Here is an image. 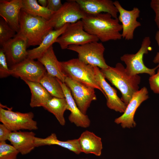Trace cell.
Instances as JSON below:
<instances>
[{
    "label": "cell",
    "mask_w": 159,
    "mask_h": 159,
    "mask_svg": "<svg viewBox=\"0 0 159 159\" xmlns=\"http://www.w3.org/2000/svg\"><path fill=\"white\" fill-rule=\"evenodd\" d=\"M11 132L4 124H0V142H6L8 140L9 135Z\"/></svg>",
    "instance_id": "34"
},
{
    "label": "cell",
    "mask_w": 159,
    "mask_h": 159,
    "mask_svg": "<svg viewBox=\"0 0 159 159\" xmlns=\"http://www.w3.org/2000/svg\"><path fill=\"white\" fill-rule=\"evenodd\" d=\"M96 37L91 35L84 29L82 20L69 24L64 32L56 40L62 49H67L70 45H82L86 43L98 41Z\"/></svg>",
    "instance_id": "9"
},
{
    "label": "cell",
    "mask_w": 159,
    "mask_h": 159,
    "mask_svg": "<svg viewBox=\"0 0 159 159\" xmlns=\"http://www.w3.org/2000/svg\"><path fill=\"white\" fill-rule=\"evenodd\" d=\"M8 66L6 55L1 48L0 49V78H4L11 75V69Z\"/></svg>",
    "instance_id": "30"
},
{
    "label": "cell",
    "mask_w": 159,
    "mask_h": 159,
    "mask_svg": "<svg viewBox=\"0 0 159 159\" xmlns=\"http://www.w3.org/2000/svg\"><path fill=\"white\" fill-rule=\"evenodd\" d=\"M87 159V158H81V159Z\"/></svg>",
    "instance_id": "37"
},
{
    "label": "cell",
    "mask_w": 159,
    "mask_h": 159,
    "mask_svg": "<svg viewBox=\"0 0 159 159\" xmlns=\"http://www.w3.org/2000/svg\"><path fill=\"white\" fill-rule=\"evenodd\" d=\"M18 151L6 142H0V159H16Z\"/></svg>",
    "instance_id": "29"
},
{
    "label": "cell",
    "mask_w": 159,
    "mask_h": 159,
    "mask_svg": "<svg viewBox=\"0 0 159 159\" xmlns=\"http://www.w3.org/2000/svg\"><path fill=\"white\" fill-rule=\"evenodd\" d=\"M114 4L119 13V21L122 23V38L127 40L132 39L135 30L141 25L137 21L140 16V10L137 7L130 10H126L118 1H114Z\"/></svg>",
    "instance_id": "13"
},
{
    "label": "cell",
    "mask_w": 159,
    "mask_h": 159,
    "mask_svg": "<svg viewBox=\"0 0 159 159\" xmlns=\"http://www.w3.org/2000/svg\"><path fill=\"white\" fill-rule=\"evenodd\" d=\"M22 10L31 15L49 20L54 12L40 5L36 0H22Z\"/></svg>",
    "instance_id": "26"
},
{
    "label": "cell",
    "mask_w": 159,
    "mask_h": 159,
    "mask_svg": "<svg viewBox=\"0 0 159 159\" xmlns=\"http://www.w3.org/2000/svg\"><path fill=\"white\" fill-rule=\"evenodd\" d=\"M155 39L159 48V30H158L156 33ZM153 62L155 63L159 64V52L157 53L153 60Z\"/></svg>",
    "instance_id": "35"
},
{
    "label": "cell",
    "mask_w": 159,
    "mask_h": 159,
    "mask_svg": "<svg viewBox=\"0 0 159 159\" xmlns=\"http://www.w3.org/2000/svg\"><path fill=\"white\" fill-rule=\"evenodd\" d=\"M61 69L67 76L85 85L99 90L105 94L96 81L94 66L86 64L78 59L60 62Z\"/></svg>",
    "instance_id": "4"
},
{
    "label": "cell",
    "mask_w": 159,
    "mask_h": 159,
    "mask_svg": "<svg viewBox=\"0 0 159 159\" xmlns=\"http://www.w3.org/2000/svg\"><path fill=\"white\" fill-rule=\"evenodd\" d=\"M67 49L77 53L78 59L86 64L101 69L107 68L109 66L104 57L105 48L101 42L95 41L82 45H70Z\"/></svg>",
    "instance_id": "7"
},
{
    "label": "cell",
    "mask_w": 159,
    "mask_h": 159,
    "mask_svg": "<svg viewBox=\"0 0 159 159\" xmlns=\"http://www.w3.org/2000/svg\"><path fill=\"white\" fill-rule=\"evenodd\" d=\"M149 82L151 90L154 93L159 94V68L156 73L150 76Z\"/></svg>",
    "instance_id": "31"
},
{
    "label": "cell",
    "mask_w": 159,
    "mask_h": 159,
    "mask_svg": "<svg viewBox=\"0 0 159 159\" xmlns=\"http://www.w3.org/2000/svg\"><path fill=\"white\" fill-rule=\"evenodd\" d=\"M69 24H66L58 30H53L44 37L40 44L36 48L27 50V58L37 59L41 57L55 43L57 39L64 32Z\"/></svg>",
    "instance_id": "22"
},
{
    "label": "cell",
    "mask_w": 159,
    "mask_h": 159,
    "mask_svg": "<svg viewBox=\"0 0 159 159\" xmlns=\"http://www.w3.org/2000/svg\"><path fill=\"white\" fill-rule=\"evenodd\" d=\"M86 14H94L107 13L118 18V11L111 0H75Z\"/></svg>",
    "instance_id": "18"
},
{
    "label": "cell",
    "mask_w": 159,
    "mask_h": 159,
    "mask_svg": "<svg viewBox=\"0 0 159 159\" xmlns=\"http://www.w3.org/2000/svg\"><path fill=\"white\" fill-rule=\"evenodd\" d=\"M47 1L48 4L47 7L53 12L58 10L63 4L60 0H47Z\"/></svg>",
    "instance_id": "33"
},
{
    "label": "cell",
    "mask_w": 159,
    "mask_h": 159,
    "mask_svg": "<svg viewBox=\"0 0 159 159\" xmlns=\"http://www.w3.org/2000/svg\"><path fill=\"white\" fill-rule=\"evenodd\" d=\"M150 6L155 14L154 21L159 30V0H152Z\"/></svg>",
    "instance_id": "32"
},
{
    "label": "cell",
    "mask_w": 159,
    "mask_h": 159,
    "mask_svg": "<svg viewBox=\"0 0 159 159\" xmlns=\"http://www.w3.org/2000/svg\"><path fill=\"white\" fill-rule=\"evenodd\" d=\"M84 30L89 34L98 38L102 42L121 39V24L118 18H113L107 13L87 14L81 20Z\"/></svg>",
    "instance_id": "1"
},
{
    "label": "cell",
    "mask_w": 159,
    "mask_h": 159,
    "mask_svg": "<svg viewBox=\"0 0 159 159\" xmlns=\"http://www.w3.org/2000/svg\"><path fill=\"white\" fill-rule=\"evenodd\" d=\"M58 80L67 102V110L71 112L68 117L69 121L77 127L84 128L89 127L91 122L89 117L80 110L72 96L70 89L65 84Z\"/></svg>",
    "instance_id": "17"
},
{
    "label": "cell",
    "mask_w": 159,
    "mask_h": 159,
    "mask_svg": "<svg viewBox=\"0 0 159 159\" xmlns=\"http://www.w3.org/2000/svg\"><path fill=\"white\" fill-rule=\"evenodd\" d=\"M100 71L105 79L108 80L120 92L121 100L127 105L132 97L139 89L141 77L138 74L128 75L125 68L120 63H117L115 67L109 66Z\"/></svg>",
    "instance_id": "2"
},
{
    "label": "cell",
    "mask_w": 159,
    "mask_h": 159,
    "mask_svg": "<svg viewBox=\"0 0 159 159\" xmlns=\"http://www.w3.org/2000/svg\"><path fill=\"white\" fill-rule=\"evenodd\" d=\"M43 107L53 114L61 125H65L66 121L64 113L67 108V104L65 98L52 97Z\"/></svg>",
    "instance_id": "25"
},
{
    "label": "cell",
    "mask_w": 159,
    "mask_h": 159,
    "mask_svg": "<svg viewBox=\"0 0 159 159\" xmlns=\"http://www.w3.org/2000/svg\"><path fill=\"white\" fill-rule=\"evenodd\" d=\"M35 133L32 131H21L12 132L8 140L22 155L30 153L36 147L35 144Z\"/></svg>",
    "instance_id": "19"
},
{
    "label": "cell",
    "mask_w": 159,
    "mask_h": 159,
    "mask_svg": "<svg viewBox=\"0 0 159 159\" xmlns=\"http://www.w3.org/2000/svg\"><path fill=\"white\" fill-rule=\"evenodd\" d=\"M28 85L31 93L30 105L32 107H43L53 97L39 82L22 80Z\"/></svg>",
    "instance_id": "24"
},
{
    "label": "cell",
    "mask_w": 159,
    "mask_h": 159,
    "mask_svg": "<svg viewBox=\"0 0 159 159\" xmlns=\"http://www.w3.org/2000/svg\"><path fill=\"white\" fill-rule=\"evenodd\" d=\"M94 70L96 80L105 94L107 107L116 112L124 113L127 105L118 97L116 89L106 81L100 68L94 66Z\"/></svg>",
    "instance_id": "15"
},
{
    "label": "cell",
    "mask_w": 159,
    "mask_h": 159,
    "mask_svg": "<svg viewBox=\"0 0 159 159\" xmlns=\"http://www.w3.org/2000/svg\"><path fill=\"white\" fill-rule=\"evenodd\" d=\"M150 37H145L143 39L141 47L135 54H125L120 58L126 64L125 70L130 76L139 74L146 73L151 76L155 73V70L159 68V64L153 68H149L144 64L143 58L145 54H148L151 50Z\"/></svg>",
    "instance_id": "5"
},
{
    "label": "cell",
    "mask_w": 159,
    "mask_h": 159,
    "mask_svg": "<svg viewBox=\"0 0 159 159\" xmlns=\"http://www.w3.org/2000/svg\"><path fill=\"white\" fill-rule=\"evenodd\" d=\"M22 0H0V15L16 33L19 31V16Z\"/></svg>",
    "instance_id": "16"
},
{
    "label": "cell",
    "mask_w": 159,
    "mask_h": 159,
    "mask_svg": "<svg viewBox=\"0 0 159 159\" xmlns=\"http://www.w3.org/2000/svg\"><path fill=\"white\" fill-rule=\"evenodd\" d=\"M17 33L2 18L0 19V44L1 46L14 37Z\"/></svg>",
    "instance_id": "28"
},
{
    "label": "cell",
    "mask_w": 159,
    "mask_h": 159,
    "mask_svg": "<svg viewBox=\"0 0 159 159\" xmlns=\"http://www.w3.org/2000/svg\"><path fill=\"white\" fill-rule=\"evenodd\" d=\"M39 83L52 97L59 98H65L63 90L58 79L50 75L47 72Z\"/></svg>",
    "instance_id": "27"
},
{
    "label": "cell",
    "mask_w": 159,
    "mask_h": 159,
    "mask_svg": "<svg viewBox=\"0 0 159 159\" xmlns=\"http://www.w3.org/2000/svg\"><path fill=\"white\" fill-rule=\"evenodd\" d=\"M38 3L41 6L46 7L48 4L47 0H38Z\"/></svg>",
    "instance_id": "36"
},
{
    "label": "cell",
    "mask_w": 159,
    "mask_h": 159,
    "mask_svg": "<svg viewBox=\"0 0 159 159\" xmlns=\"http://www.w3.org/2000/svg\"><path fill=\"white\" fill-rule=\"evenodd\" d=\"M1 48L6 55L8 65H16L27 58L28 47L26 38L19 32L4 43Z\"/></svg>",
    "instance_id": "12"
},
{
    "label": "cell",
    "mask_w": 159,
    "mask_h": 159,
    "mask_svg": "<svg viewBox=\"0 0 159 159\" xmlns=\"http://www.w3.org/2000/svg\"><path fill=\"white\" fill-rule=\"evenodd\" d=\"M19 32L26 39L28 47L39 46L53 28L48 20L26 13L22 9L19 16Z\"/></svg>",
    "instance_id": "3"
},
{
    "label": "cell",
    "mask_w": 159,
    "mask_h": 159,
    "mask_svg": "<svg viewBox=\"0 0 159 159\" xmlns=\"http://www.w3.org/2000/svg\"><path fill=\"white\" fill-rule=\"evenodd\" d=\"M37 60L43 65L49 74L64 83L67 76L62 70L60 62L57 59L52 46Z\"/></svg>",
    "instance_id": "21"
},
{
    "label": "cell",
    "mask_w": 159,
    "mask_h": 159,
    "mask_svg": "<svg viewBox=\"0 0 159 159\" xmlns=\"http://www.w3.org/2000/svg\"><path fill=\"white\" fill-rule=\"evenodd\" d=\"M35 144L36 147L57 145L66 148L77 155L81 153L78 139L61 141L58 139L56 135L54 133H52L45 138L36 137Z\"/></svg>",
    "instance_id": "23"
},
{
    "label": "cell",
    "mask_w": 159,
    "mask_h": 159,
    "mask_svg": "<svg viewBox=\"0 0 159 159\" xmlns=\"http://www.w3.org/2000/svg\"><path fill=\"white\" fill-rule=\"evenodd\" d=\"M64 83L70 89L80 110L86 115L92 102L97 100L95 89L67 77Z\"/></svg>",
    "instance_id": "10"
},
{
    "label": "cell",
    "mask_w": 159,
    "mask_h": 159,
    "mask_svg": "<svg viewBox=\"0 0 159 159\" xmlns=\"http://www.w3.org/2000/svg\"><path fill=\"white\" fill-rule=\"evenodd\" d=\"M78 139L81 153L101 155L102 145L100 137L86 130L82 132Z\"/></svg>",
    "instance_id": "20"
},
{
    "label": "cell",
    "mask_w": 159,
    "mask_h": 159,
    "mask_svg": "<svg viewBox=\"0 0 159 159\" xmlns=\"http://www.w3.org/2000/svg\"><path fill=\"white\" fill-rule=\"evenodd\" d=\"M6 108L5 109L0 103V121L12 132L38 129L37 122L33 119L32 112L23 113L13 111L11 108Z\"/></svg>",
    "instance_id": "6"
},
{
    "label": "cell",
    "mask_w": 159,
    "mask_h": 159,
    "mask_svg": "<svg viewBox=\"0 0 159 159\" xmlns=\"http://www.w3.org/2000/svg\"><path fill=\"white\" fill-rule=\"evenodd\" d=\"M148 98V92L146 87L139 90L133 95L123 114L116 118L115 122L117 124L121 123L123 128L135 127L136 125L134 120L135 112L140 104Z\"/></svg>",
    "instance_id": "14"
},
{
    "label": "cell",
    "mask_w": 159,
    "mask_h": 159,
    "mask_svg": "<svg viewBox=\"0 0 159 159\" xmlns=\"http://www.w3.org/2000/svg\"><path fill=\"white\" fill-rule=\"evenodd\" d=\"M87 14L75 0H67L58 10L53 13L48 21L54 30H58L66 24L81 20Z\"/></svg>",
    "instance_id": "8"
},
{
    "label": "cell",
    "mask_w": 159,
    "mask_h": 159,
    "mask_svg": "<svg viewBox=\"0 0 159 159\" xmlns=\"http://www.w3.org/2000/svg\"><path fill=\"white\" fill-rule=\"evenodd\" d=\"M11 75L30 81L39 82L47 72L43 65L38 60L26 58L11 67Z\"/></svg>",
    "instance_id": "11"
}]
</instances>
